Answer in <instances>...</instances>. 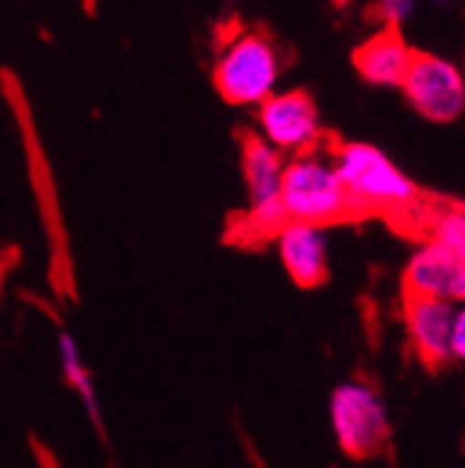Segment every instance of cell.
<instances>
[{
    "label": "cell",
    "mask_w": 465,
    "mask_h": 468,
    "mask_svg": "<svg viewBox=\"0 0 465 468\" xmlns=\"http://www.w3.org/2000/svg\"><path fill=\"white\" fill-rule=\"evenodd\" d=\"M332 165L348 196L352 218H387L404 231L424 238L435 201L407 176L382 148L371 143H340L332 148Z\"/></svg>",
    "instance_id": "obj_1"
},
{
    "label": "cell",
    "mask_w": 465,
    "mask_h": 468,
    "mask_svg": "<svg viewBox=\"0 0 465 468\" xmlns=\"http://www.w3.org/2000/svg\"><path fill=\"white\" fill-rule=\"evenodd\" d=\"M279 204L284 209L287 223H307V226H332L343 220H354L348 196L337 179L332 159L321 151L293 156L284 162Z\"/></svg>",
    "instance_id": "obj_2"
},
{
    "label": "cell",
    "mask_w": 465,
    "mask_h": 468,
    "mask_svg": "<svg viewBox=\"0 0 465 468\" xmlns=\"http://www.w3.org/2000/svg\"><path fill=\"white\" fill-rule=\"evenodd\" d=\"M279 79V50L259 31H243L231 37L212 68V84L228 106L257 109L276 92Z\"/></svg>",
    "instance_id": "obj_3"
},
{
    "label": "cell",
    "mask_w": 465,
    "mask_h": 468,
    "mask_svg": "<svg viewBox=\"0 0 465 468\" xmlns=\"http://www.w3.org/2000/svg\"><path fill=\"white\" fill-rule=\"evenodd\" d=\"M329 424L337 446L354 460H371L390 443V416L371 382L352 379L332 390Z\"/></svg>",
    "instance_id": "obj_4"
},
{
    "label": "cell",
    "mask_w": 465,
    "mask_h": 468,
    "mask_svg": "<svg viewBox=\"0 0 465 468\" xmlns=\"http://www.w3.org/2000/svg\"><path fill=\"white\" fill-rule=\"evenodd\" d=\"M259 137L279 154H312L321 148L326 132L315 98L307 90L273 92L265 103L257 106Z\"/></svg>",
    "instance_id": "obj_5"
},
{
    "label": "cell",
    "mask_w": 465,
    "mask_h": 468,
    "mask_svg": "<svg viewBox=\"0 0 465 468\" xmlns=\"http://www.w3.org/2000/svg\"><path fill=\"white\" fill-rule=\"evenodd\" d=\"M404 98L429 123H454L465 112V79L449 58L416 50L401 81Z\"/></svg>",
    "instance_id": "obj_6"
},
{
    "label": "cell",
    "mask_w": 465,
    "mask_h": 468,
    "mask_svg": "<svg viewBox=\"0 0 465 468\" xmlns=\"http://www.w3.org/2000/svg\"><path fill=\"white\" fill-rule=\"evenodd\" d=\"M401 310L407 343L416 360L429 371L451 366V326L462 307L435 299H404Z\"/></svg>",
    "instance_id": "obj_7"
},
{
    "label": "cell",
    "mask_w": 465,
    "mask_h": 468,
    "mask_svg": "<svg viewBox=\"0 0 465 468\" xmlns=\"http://www.w3.org/2000/svg\"><path fill=\"white\" fill-rule=\"evenodd\" d=\"M465 296V260L435 243H421L404 268V299H435L460 304Z\"/></svg>",
    "instance_id": "obj_8"
},
{
    "label": "cell",
    "mask_w": 465,
    "mask_h": 468,
    "mask_svg": "<svg viewBox=\"0 0 465 468\" xmlns=\"http://www.w3.org/2000/svg\"><path fill=\"white\" fill-rule=\"evenodd\" d=\"M279 260L299 287L312 290L329 279V243L326 229L307 223H284L276 234Z\"/></svg>",
    "instance_id": "obj_9"
},
{
    "label": "cell",
    "mask_w": 465,
    "mask_h": 468,
    "mask_svg": "<svg viewBox=\"0 0 465 468\" xmlns=\"http://www.w3.org/2000/svg\"><path fill=\"white\" fill-rule=\"evenodd\" d=\"M413 48L398 28H379L354 48L352 62L357 76L371 87H401L413 62Z\"/></svg>",
    "instance_id": "obj_10"
},
{
    "label": "cell",
    "mask_w": 465,
    "mask_h": 468,
    "mask_svg": "<svg viewBox=\"0 0 465 468\" xmlns=\"http://www.w3.org/2000/svg\"><path fill=\"white\" fill-rule=\"evenodd\" d=\"M240 167H243V182H246V193H248V207L279 201L284 156L276 148H270L257 132H248L243 137Z\"/></svg>",
    "instance_id": "obj_11"
},
{
    "label": "cell",
    "mask_w": 465,
    "mask_h": 468,
    "mask_svg": "<svg viewBox=\"0 0 465 468\" xmlns=\"http://www.w3.org/2000/svg\"><path fill=\"white\" fill-rule=\"evenodd\" d=\"M59 357H62V371L68 385L79 393L90 421L95 424V430L103 435V413H100V401H98V390H95V379L90 374V368L81 360L79 343L70 332H59Z\"/></svg>",
    "instance_id": "obj_12"
},
{
    "label": "cell",
    "mask_w": 465,
    "mask_h": 468,
    "mask_svg": "<svg viewBox=\"0 0 465 468\" xmlns=\"http://www.w3.org/2000/svg\"><path fill=\"white\" fill-rule=\"evenodd\" d=\"M424 240L440 246L443 251L465 260V212L462 204H438L429 212L427 229H424Z\"/></svg>",
    "instance_id": "obj_13"
},
{
    "label": "cell",
    "mask_w": 465,
    "mask_h": 468,
    "mask_svg": "<svg viewBox=\"0 0 465 468\" xmlns=\"http://www.w3.org/2000/svg\"><path fill=\"white\" fill-rule=\"evenodd\" d=\"M418 0H379L376 4V15L382 20V28H398L416 15Z\"/></svg>",
    "instance_id": "obj_14"
},
{
    "label": "cell",
    "mask_w": 465,
    "mask_h": 468,
    "mask_svg": "<svg viewBox=\"0 0 465 468\" xmlns=\"http://www.w3.org/2000/svg\"><path fill=\"white\" fill-rule=\"evenodd\" d=\"M465 357V313L460 310L451 326V360H462Z\"/></svg>",
    "instance_id": "obj_15"
},
{
    "label": "cell",
    "mask_w": 465,
    "mask_h": 468,
    "mask_svg": "<svg viewBox=\"0 0 465 468\" xmlns=\"http://www.w3.org/2000/svg\"><path fill=\"white\" fill-rule=\"evenodd\" d=\"M39 457H42V468H59V465H56V460H53V454H48L45 449H39Z\"/></svg>",
    "instance_id": "obj_16"
},
{
    "label": "cell",
    "mask_w": 465,
    "mask_h": 468,
    "mask_svg": "<svg viewBox=\"0 0 465 468\" xmlns=\"http://www.w3.org/2000/svg\"><path fill=\"white\" fill-rule=\"evenodd\" d=\"M337 4H348V0H337Z\"/></svg>",
    "instance_id": "obj_17"
}]
</instances>
